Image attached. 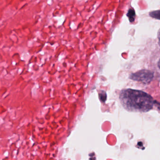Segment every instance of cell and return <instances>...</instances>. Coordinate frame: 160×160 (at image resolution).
<instances>
[{
    "label": "cell",
    "mask_w": 160,
    "mask_h": 160,
    "mask_svg": "<svg viewBox=\"0 0 160 160\" xmlns=\"http://www.w3.org/2000/svg\"><path fill=\"white\" fill-rule=\"evenodd\" d=\"M127 16L130 22H132L134 21V20H135V12L133 8H130L128 10V14H127Z\"/></svg>",
    "instance_id": "obj_3"
},
{
    "label": "cell",
    "mask_w": 160,
    "mask_h": 160,
    "mask_svg": "<svg viewBox=\"0 0 160 160\" xmlns=\"http://www.w3.org/2000/svg\"><path fill=\"white\" fill-rule=\"evenodd\" d=\"M138 145L139 146H143V143L142 142H139L138 143Z\"/></svg>",
    "instance_id": "obj_6"
},
{
    "label": "cell",
    "mask_w": 160,
    "mask_h": 160,
    "mask_svg": "<svg viewBox=\"0 0 160 160\" xmlns=\"http://www.w3.org/2000/svg\"><path fill=\"white\" fill-rule=\"evenodd\" d=\"M158 68H159L160 70V59L159 61L158 62Z\"/></svg>",
    "instance_id": "obj_8"
},
{
    "label": "cell",
    "mask_w": 160,
    "mask_h": 160,
    "mask_svg": "<svg viewBox=\"0 0 160 160\" xmlns=\"http://www.w3.org/2000/svg\"><path fill=\"white\" fill-rule=\"evenodd\" d=\"M153 78L154 72L147 69H142L136 73H132L130 76L131 79L144 84L150 83Z\"/></svg>",
    "instance_id": "obj_2"
},
{
    "label": "cell",
    "mask_w": 160,
    "mask_h": 160,
    "mask_svg": "<svg viewBox=\"0 0 160 160\" xmlns=\"http://www.w3.org/2000/svg\"><path fill=\"white\" fill-rule=\"evenodd\" d=\"M158 39H159V45L160 46V31L158 33Z\"/></svg>",
    "instance_id": "obj_7"
},
{
    "label": "cell",
    "mask_w": 160,
    "mask_h": 160,
    "mask_svg": "<svg viewBox=\"0 0 160 160\" xmlns=\"http://www.w3.org/2000/svg\"><path fill=\"white\" fill-rule=\"evenodd\" d=\"M149 15L152 18L160 20V10H156V11H153L150 12Z\"/></svg>",
    "instance_id": "obj_4"
},
{
    "label": "cell",
    "mask_w": 160,
    "mask_h": 160,
    "mask_svg": "<svg viewBox=\"0 0 160 160\" xmlns=\"http://www.w3.org/2000/svg\"><path fill=\"white\" fill-rule=\"evenodd\" d=\"M99 98L100 100L102 102H104L106 100V98H107V95H106V93L104 91H102L99 94Z\"/></svg>",
    "instance_id": "obj_5"
},
{
    "label": "cell",
    "mask_w": 160,
    "mask_h": 160,
    "mask_svg": "<svg viewBox=\"0 0 160 160\" xmlns=\"http://www.w3.org/2000/svg\"><path fill=\"white\" fill-rule=\"evenodd\" d=\"M119 98L123 106L131 112H146L150 111L154 105L152 97L140 90L124 89L120 93Z\"/></svg>",
    "instance_id": "obj_1"
}]
</instances>
